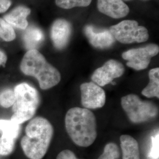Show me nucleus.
Instances as JSON below:
<instances>
[{
  "label": "nucleus",
  "mask_w": 159,
  "mask_h": 159,
  "mask_svg": "<svg viewBox=\"0 0 159 159\" xmlns=\"http://www.w3.org/2000/svg\"><path fill=\"white\" fill-rule=\"evenodd\" d=\"M66 130L73 142L80 147H89L97 137L96 119L89 109L70 108L66 116Z\"/></svg>",
  "instance_id": "1"
},
{
  "label": "nucleus",
  "mask_w": 159,
  "mask_h": 159,
  "mask_svg": "<svg viewBox=\"0 0 159 159\" xmlns=\"http://www.w3.org/2000/svg\"><path fill=\"white\" fill-rule=\"evenodd\" d=\"M53 131L51 123L45 118L37 117L31 120L21 141L25 156L30 159H43L50 144Z\"/></svg>",
  "instance_id": "2"
},
{
  "label": "nucleus",
  "mask_w": 159,
  "mask_h": 159,
  "mask_svg": "<svg viewBox=\"0 0 159 159\" xmlns=\"http://www.w3.org/2000/svg\"><path fill=\"white\" fill-rule=\"evenodd\" d=\"M20 68L24 74L37 80L43 90L51 89L61 80V74L58 70L48 63L38 50L27 51L23 57Z\"/></svg>",
  "instance_id": "3"
},
{
  "label": "nucleus",
  "mask_w": 159,
  "mask_h": 159,
  "mask_svg": "<svg viewBox=\"0 0 159 159\" xmlns=\"http://www.w3.org/2000/svg\"><path fill=\"white\" fill-rule=\"evenodd\" d=\"M15 102L12 105L14 112L11 121L18 125L31 119L35 113L40 103L38 91L26 83L16 85L14 89Z\"/></svg>",
  "instance_id": "4"
},
{
  "label": "nucleus",
  "mask_w": 159,
  "mask_h": 159,
  "mask_svg": "<svg viewBox=\"0 0 159 159\" xmlns=\"http://www.w3.org/2000/svg\"><path fill=\"white\" fill-rule=\"evenodd\" d=\"M121 106L129 119L134 123L153 119L158 113V109L154 103L142 101L136 94H129L122 97Z\"/></svg>",
  "instance_id": "5"
},
{
  "label": "nucleus",
  "mask_w": 159,
  "mask_h": 159,
  "mask_svg": "<svg viewBox=\"0 0 159 159\" xmlns=\"http://www.w3.org/2000/svg\"><path fill=\"white\" fill-rule=\"evenodd\" d=\"M109 31L115 40L123 44L145 42L149 37L148 30L134 20H124L110 27Z\"/></svg>",
  "instance_id": "6"
},
{
  "label": "nucleus",
  "mask_w": 159,
  "mask_h": 159,
  "mask_svg": "<svg viewBox=\"0 0 159 159\" xmlns=\"http://www.w3.org/2000/svg\"><path fill=\"white\" fill-rule=\"evenodd\" d=\"M159 52V46L150 44L144 47L125 51L122 54V57L127 61L128 67L136 70H142L148 68L151 58L158 54Z\"/></svg>",
  "instance_id": "7"
},
{
  "label": "nucleus",
  "mask_w": 159,
  "mask_h": 159,
  "mask_svg": "<svg viewBox=\"0 0 159 159\" xmlns=\"http://www.w3.org/2000/svg\"><path fill=\"white\" fill-rule=\"evenodd\" d=\"M81 103L87 109L103 107L106 102V93L100 86L93 82L84 83L80 85Z\"/></svg>",
  "instance_id": "8"
},
{
  "label": "nucleus",
  "mask_w": 159,
  "mask_h": 159,
  "mask_svg": "<svg viewBox=\"0 0 159 159\" xmlns=\"http://www.w3.org/2000/svg\"><path fill=\"white\" fill-rule=\"evenodd\" d=\"M124 72L125 68L121 63L115 60H110L95 70L91 80L97 85L104 86L111 83L114 79L121 77Z\"/></svg>",
  "instance_id": "9"
},
{
  "label": "nucleus",
  "mask_w": 159,
  "mask_h": 159,
  "mask_svg": "<svg viewBox=\"0 0 159 159\" xmlns=\"http://www.w3.org/2000/svg\"><path fill=\"white\" fill-rule=\"evenodd\" d=\"M84 32L90 43L96 48H108L115 43V39L109 30L97 29L92 25H87Z\"/></svg>",
  "instance_id": "10"
},
{
  "label": "nucleus",
  "mask_w": 159,
  "mask_h": 159,
  "mask_svg": "<svg viewBox=\"0 0 159 159\" xmlns=\"http://www.w3.org/2000/svg\"><path fill=\"white\" fill-rule=\"evenodd\" d=\"M72 33V26L64 19L56 20L51 26V39L54 46L58 50H62L68 44Z\"/></svg>",
  "instance_id": "11"
},
{
  "label": "nucleus",
  "mask_w": 159,
  "mask_h": 159,
  "mask_svg": "<svg viewBox=\"0 0 159 159\" xmlns=\"http://www.w3.org/2000/svg\"><path fill=\"white\" fill-rule=\"evenodd\" d=\"M97 8L102 14L116 19L125 17L130 11L122 0H98Z\"/></svg>",
  "instance_id": "12"
},
{
  "label": "nucleus",
  "mask_w": 159,
  "mask_h": 159,
  "mask_svg": "<svg viewBox=\"0 0 159 159\" xmlns=\"http://www.w3.org/2000/svg\"><path fill=\"white\" fill-rule=\"evenodd\" d=\"M31 13L30 9L25 6H18L4 17V20L12 27L25 30L29 23L27 17Z\"/></svg>",
  "instance_id": "13"
},
{
  "label": "nucleus",
  "mask_w": 159,
  "mask_h": 159,
  "mask_svg": "<svg viewBox=\"0 0 159 159\" xmlns=\"http://www.w3.org/2000/svg\"><path fill=\"white\" fill-rule=\"evenodd\" d=\"M23 40L24 44L28 51L37 50L44 40V34L40 28L31 25L25 29Z\"/></svg>",
  "instance_id": "14"
},
{
  "label": "nucleus",
  "mask_w": 159,
  "mask_h": 159,
  "mask_svg": "<svg viewBox=\"0 0 159 159\" xmlns=\"http://www.w3.org/2000/svg\"><path fill=\"white\" fill-rule=\"evenodd\" d=\"M120 139L123 159H140L139 144L135 139L129 135H122Z\"/></svg>",
  "instance_id": "15"
},
{
  "label": "nucleus",
  "mask_w": 159,
  "mask_h": 159,
  "mask_svg": "<svg viewBox=\"0 0 159 159\" xmlns=\"http://www.w3.org/2000/svg\"><path fill=\"white\" fill-rule=\"evenodd\" d=\"M20 134V131L8 129L2 131L0 137V154L7 156L11 153L14 148L15 140Z\"/></svg>",
  "instance_id": "16"
},
{
  "label": "nucleus",
  "mask_w": 159,
  "mask_h": 159,
  "mask_svg": "<svg viewBox=\"0 0 159 159\" xmlns=\"http://www.w3.org/2000/svg\"><path fill=\"white\" fill-rule=\"evenodd\" d=\"M150 82L143 90V95L148 98H159V68H155L150 70L149 73Z\"/></svg>",
  "instance_id": "17"
},
{
  "label": "nucleus",
  "mask_w": 159,
  "mask_h": 159,
  "mask_svg": "<svg viewBox=\"0 0 159 159\" xmlns=\"http://www.w3.org/2000/svg\"><path fill=\"white\" fill-rule=\"evenodd\" d=\"M16 33L11 26L0 18V41H11L16 39Z\"/></svg>",
  "instance_id": "18"
},
{
  "label": "nucleus",
  "mask_w": 159,
  "mask_h": 159,
  "mask_svg": "<svg viewBox=\"0 0 159 159\" xmlns=\"http://www.w3.org/2000/svg\"><path fill=\"white\" fill-rule=\"evenodd\" d=\"M92 0H56L58 7L64 9H71L77 7H87Z\"/></svg>",
  "instance_id": "19"
},
{
  "label": "nucleus",
  "mask_w": 159,
  "mask_h": 159,
  "mask_svg": "<svg viewBox=\"0 0 159 159\" xmlns=\"http://www.w3.org/2000/svg\"><path fill=\"white\" fill-rule=\"evenodd\" d=\"M15 102L14 90L7 89L0 93V105L5 108L12 106Z\"/></svg>",
  "instance_id": "20"
},
{
  "label": "nucleus",
  "mask_w": 159,
  "mask_h": 159,
  "mask_svg": "<svg viewBox=\"0 0 159 159\" xmlns=\"http://www.w3.org/2000/svg\"><path fill=\"white\" fill-rule=\"evenodd\" d=\"M120 157V152L117 145L110 143L105 146L103 153L98 159H117Z\"/></svg>",
  "instance_id": "21"
},
{
  "label": "nucleus",
  "mask_w": 159,
  "mask_h": 159,
  "mask_svg": "<svg viewBox=\"0 0 159 159\" xmlns=\"http://www.w3.org/2000/svg\"><path fill=\"white\" fill-rule=\"evenodd\" d=\"M159 130L156 131L151 137V144L148 157L150 159H159Z\"/></svg>",
  "instance_id": "22"
},
{
  "label": "nucleus",
  "mask_w": 159,
  "mask_h": 159,
  "mask_svg": "<svg viewBox=\"0 0 159 159\" xmlns=\"http://www.w3.org/2000/svg\"><path fill=\"white\" fill-rule=\"evenodd\" d=\"M56 159H79L75 154L70 150H64L58 154Z\"/></svg>",
  "instance_id": "23"
},
{
  "label": "nucleus",
  "mask_w": 159,
  "mask_h": 159,
  "mask_svg": "<svg viewBox=\"0 0 159 159\" xmlns=\"http://www.w3.org/2000/svg\"><path fill=\"white\" fill-rule=\"evenodd\" d=\"M11 5V0H0V13L7 11Z\"/></svg>",
  "instance_id": "24"
},
{
  "label": "nucleus",
  "mask_w": 159,
  "mask_h": 159,
  "mask_svg": "<svg viewBox=\"0 0 159 159\" xmlns=\"http://www.w3.org/2000/svg\"><path fill=\"white\" fill-rule=\"evenodd\" d=\"M7 61V56L6 53L0 50V66H5Z\"/></svg>",
  "instance_id": "25"
}]
</instances>
